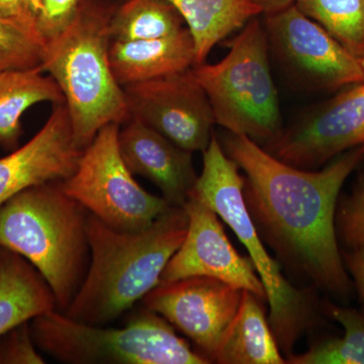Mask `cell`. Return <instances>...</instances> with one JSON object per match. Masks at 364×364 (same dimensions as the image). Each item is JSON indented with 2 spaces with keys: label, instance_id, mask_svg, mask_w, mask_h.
I'll return each instance as SVG.
<instances>
[{
  "label": "cell",
  "instance_id": "44dd1931",
  "mask_svg": "<svg viewBox=\"0 0 364 364\" xmlns=\"http://www.w3.org/2000/svg\"><path fill=\"white\" fill-rule=\"evenodd\" d=\"M183 23L167 0H128L112 14L109 33L119 42L160 39L181 32Z\"/></svg>",
  "mask_w": 364,
  "mask_h": 364
},
{
  "label": "cell",
  "instance_id": "cb8c5ba5",
  "mask_svg": "<svg viewBox=\"0 0 364 364\" xmlns=\"http://www.w3.org/2000/svg\"><path fill=\"white\" fill-rule=\"evenodd\" d=\"M45 47L37 25L0 18V73L41 66Z\"/></svg>",
  "mask_w": 364,
  "mask_h": 364
},
{
  "label": "cell",
  "instance_id": "484cf974",
  "mask_svg": "<svg viewBox=\"0 0 364 364\" xmlns=\"http://www.w3.org/2000/svg\"><path fill=\"white\" fill-rule=\"evenodd\" d=\"M30 322L23 323L0 336V364H43Z\"/></svg>",
  "mask_w": 364,
  "mask_h": 364
},
{
  "label": "cell",
  "instance_id": "ac0fdd59",
  "mask_svg": "<svg viewBox=\"0 0 364 364\" xmlns=\"http://www.w3.org/2000/svg\"><path fill=\"white\" fill-rule=\"evenodd\" d=\"M262 299L243 291L238 312L229 326L215 354L220 364H284L265 315Z\"/></svg>",
  "mask_w": 364,
  "mask_h": 364
},
{
  "label": "cell",
  "instance_id": "e0dca14e",
  "mask_svg": "<svg viewBox=\"0 0 364 364\" xmlns=\"http://www.w3.org/2000/svg\"><path fill=\"white\" fill-rule=\"evenodd\" d=\"M57 310L44 277L20 254L0 247V336Z\"/></svg>",
  "mask_w": 364,
  "mask_h": 364
},
{
  "label": "cell",
  "instance_id": "7c38bea8",
  "mask_svg": "<svg viewBox=\"0 0 364 364\" xmlns=\"http://www.w3.org/2000/svg\"><path fill=\"white\" fill-rule=\"evenodd\" d=\"M243 289L207 277L160 282L142 299L183 333L210 363L240 306Z\"/></svg>",
  "mask_w": 364,
  "mask_h": 364
},
{
  "label": "cell",
  "instance_id": "1f68e13d",
  "mask_svg": "<svg viewBox=\"0 0 364 364\" xmlns=\"http://www.w3.org/2000/svg\"><path fill=\"white\" fill-rule=\"evenodd\" d=\"M360 62H361V66H363V72H364V56L363 57V58L360 59Z\"/></svg>",
  "mask_w": 364,
  "mask_h": 364
},
{
  "label": "cell",
  "instance_id": "8fae6325",
  "mask_svg": "<svg viewBox=\"0 0 364 364\" xmlns=\"http://www.w3.org/2000/svg\"><path fill=\"white\" fill-rule=\"evenodd\" d=\"M131 119H138L182 149H207L215 124L205 90L191 69L124 87Z\"/></svg>",
  "mask_w": 364,
  "mask_h": 364
},
{
  "label": "cell",
  "instance_id": "7402d4cb",
  "mask_svg": "<svg viewBox=\"0 0 364 364\" xmlns=\"http://www.w3.org/2000/svg\"><path fill=\"white\" fill-rule=\"evenodd\" d=\"M326 313L344 328L342 338L322 340L303 354H291V364H364V312L328 304Z\"/></svg>",
  "mask_w": 364,
  "mask_h": 364
},
{
  "label": "cell",
  "instance_id": "52a82bcc",
  "mask_svg": "<svg viewBox=\"0 0 364 364\" xmlns=\"http://www.w3.org/2000/svg\"><path fill=\"white\" fill-rule=\"evenodd\" d=\"M30 325L38 348L63 363H210L148 309L119 329L78 322L58 310L33 318Z\"/></svg>",
  "mask_w": 364,
  "mask_h": 364
},
{
  "label": "cell",
  "instance_id": "f1b7e54d",
  "mask_svg": "<svg viewBox=\"0 0 364 364\" xmlns=\"http://www.w3.org/2000/svg\"><path fill=\"white\" fill-rule=\"evenodd\" d=\"M0 18L37 25V16L28 0H0Z\"/></svg>",
  "mask_w": 364,
  "mask_h": 364
},
{
  "label": "cell",
  "instance_id": "9a60e30c",
  "mask_svg": "<svg viewBox=\"0 0 364 364\" xmlns=\"http://www.w3.org/2000/svg\"><path fill=\"white\" fill-rule=\"evenodd\" d=\"M119 148L134 176L149 179L170 205L183 207L198 176L193 153L135 119L119 129Z\"/></svg>",
  "mask_w": 364,
  "mask_h": 364
},
{
  "label": "cell",
  "instance_id": "3957f363",
  "mask_svg": "<svg viewBox=\"0 0 364 364\" xmlns=\"http://www.w3.org/2000/svg\"><path fill=\"white\" fill-rule=\"evenodd\" d=\"M90 213L61 181L23 189L0 207V247L26 258L51 287L64 313L90 265Z\"/></svg>",
  "mask_w": 364,
  "mask_h": 364
},
{
  "label": "cell",
  "instance_id": "7a4b0ae2",
  "mask_svg": "<svg viewBox=\"0 0 364 364\" xmlns=\"http://www.w3.org/2000/svg\"><path fill=\"white\" fill-rule=\"evenodd\" d=\"M188 227V214L177 205L138 232L119 231L88 215L90 265L63 314L88 325L104 326L116 320L160 284Z\"/></svg>",
  "mask_w": 364,
  "mask_h": 364
},
{
  "label": "cell",
  "instance_id": "6da1fadb",
  "mask_svg": "<svg viewBox=\"0 0 364 364\" xmlns=\"http://www.w3.org/2000/svg\"><path fill=\"white\" fill-rule=\"evenodd\" d=\"M244 172L243 195L256 230L282 264L314 287L346 298L353 282L337 237L340 191L364 161V145L320 170L291 166L248 136L228 133L221 143Z\"/></svg>",
  "mask_w": 364,
  "mask_h": 364
},
{
  "label": "cell",
  "instance_id": "30bf717a",
  "mask_svg": "<svg viewBox=\"0 0 364 364\" xmlns=\"http://www.w3.org/2000/svg\"><path fill=\"white\" fill-rule=\"evenodd\" d=\"M363 145L364 82H361L345 87L314 107L263 148L291 166L315 170L342 153Z\"/></svg>",
  "mask_w": 364,
  "mask_h": 364
},
{
  "label": "cell",
  "instance_id": "5b68a950",
  "mask_svg": "<svg viewBox=\"0 0 364 364\" xmlns=\"http://www.w3.org/2000/svg\"><path fill=\"white\" fill-rule=\"evenodd\" d=\"M202 173L188 196L221 218L248 251L269 304L268 322L280 351L294 353V345L316 324L318 301L313 289H298L284 277L279 261L267 252L244 200L240 168L225 152L217 136L203 151Z\"/></svg>",
  "mask_w": 364,
  "mask_h": 364
},
{
  "label": "cell",
  "instance_id": "9c48e42d",
  "mask_svg": "<svg viewBox=\"0 0 364 364\" xmlns=\"http://www.w3.org/2000/svg\"><path fill=\"white\" fill-rule=\"evenodd\" d=\"M264 18L270 57L299 85L335 91L364 82L360 59L294 4Z\"/></svg>",
  "mask_w": 364,
  "mask_h": 364
},
{
  "label": "cell",
  "instance_id": "4316f807",
  "mask_svg": "<svg viewBox=\"0 0 364 364\" xmlns=\"http://www.w3.org/2000/svg\"><path fill=\"white\" fill-rule=\"evenodd\" d=\"M81 0H41L38 30L46 41L57 37L73 20Z\"/></svg>",
  "mask_w": 364,
  "mask_h": 364
},
{
  "label": "cell",
  "instance_id": "8992f818",
  "mask_svg": "<svg viewBox=\"0 0 364 364\" xmlns=\"http://www.w3.org/2000/svg\"><path fill=\"white\" fill-rule=\"evenodd\" d=\"M228 46L222 61L193 67L191 73L207 95L215 124L265 145L282 128L264 23L253 18Z\"/></svg>",
  "mask_w": 364,
  "mask_h": 364
},
{
  "label": "cell",
  "instance_id": "277c9868",
  "mask_svg": "<svg viewBox=\"0 0 364 364\" xmlns=\"http://www.w3.org/2000/svg\"><path fill=\"white\" fill-rule=\"evenodd\" d=\"M112 14L104 4L81 1L65 30L46 41L41 68L63 92L74 136L82 149L104 127L131 119L124 87L109 60Z\"/></svg>",
  "mask_w": 364,
  "mask_h": 364
},
{
  "label": "cell",
  "instance_id": "83f0119b",
  "mask_svg": "<svg viewBox=\"0 0 364 364\" xmlns=\"http://www.w3.org/2000/svg\"><path fill=\"white\" fill-rule=\"evenodd\" d=\"M344 265L364 306V245L342 250Z\"/></svg>",
  "mask_w": 364,
  "mask_h": 364
},
{
  "label": "cell",
  "instance_id": "5bb4252c",
  "mask_svg": "<svg viewBox=\"0 0 364 364\" xmlns=\"http://www.w3.org/2000/svg\"><path fill=\"white\" fill-rule=\"evenodd\" d=\"M83 150L65 104L54 105L51 116L28 142L0 158V207L23 189L69 178Z\"/></svg>",
  "mask_w": 364,
  "mask_h": 364
},
{
  "label": "cell",
  "instance_id": "ba28073f",
  "mask_svg": "<svg viewBox=\"0 0 364 364\" xmlns=\"http://www.w3.org/2000/svg\"><path fill=\"white\" fill-rule=\"evenodd\" d=\"M119 129L121 124H109L98 132L83 150L75 172L61 181L62 188L105 224L119 231L138 232L171 205L135 181L119 152Z\"/></svg>",
  "mask_w": 364,
  "mask_h": 364
},
{
  "label": "cell",
  "instance_id": "d6986e66",
  "mask_svg": "<svg viewBox=\"0 0 364 364\" xmlns=\"http://www.w3.org/2000/svg\"><path fill=\"white\" fill-rule=\"evenodd\" d=\"M41 66L0 73V146L9 151L18 148L23 135L21 117L41 102L65 104L63 92Z\"/></svg>",
  "mask_w": 364,
  "mask_h": 364
},
{
  "label": "cell",
  "instance_id": "f546056e",
  "mask_svg": "<svg viewBox=\"0 0 364 364\" xmlns=\"http://www.w3.org/2000/svg\"><path fill=\"white\" fill-rule=\"evenodd\" d=\"M251 1L259 7L264 16L279 13L294 4V0H251Z\"/></svg>",
  "mask_w": 364,
  "mask_h": 364
},
{
  "label": "cell",
  "instance_id": "4dcf8cb0",
  "mask_svg": "<svg viewBox=\"0 0 364 364\" xmlns=\"http://www.w3.org/2000/svg\"><path fill=\"white\" fill-rule=\"evenodd\" d=\"M28 6L32 9L33 13L37 16V14L39 13L41 7V0H28Z\"/></svg>",
  "mask_w": 364,
  "mask_h": 364
},
{
  "label": "cell",
  "instance_id": "d4e9b609",
  "mask_svg": "<svg viewBox=\"0 0 364 364\" xmlns=\"http://www.w3.org/2000/svg\"><path fill=\"white\" fill-rule=\"evenodd\" d=\"M335 224L339 244L344 249L364 245V168L351 193L339 200Z\"/></svg>",
  "mask_w": 364,
  "mask_h": 364
},
{
  "label": "cell",
  "instance_id": "603a6c76",
  "mask_svg": "<svg viewBox=\"0 0 364 364\" xmlns=\"http://www.w3.org/2000/svg\"><path fill=\"white\" fill-rule=\"evenodd\" d=\"M294 4L347 51L356 58H363L364 0H294Z\"/></svg>",
  "mask_w": 364,
  "mask_h": 364
},
{
  "label": "cell",
  "instance_id": "2e32d148",
  "mask_svg": "<svg viewBox=\"0 0 364 364\" xmlns=\"http://www.w3.org/2000/svg\"><path fill=\"white\" fill-rule=\"evenodd\" d=\"M109 60L121 86L183 73L196 66V48L188 28L160 39L112 41Z\"/></svg>",
  "mask_w": 364,
  "mask_h": 364
},
{
  "label": "cell",
  "instance_id": "ffe728a7",
  "mask_svg": "<svg viewBox=\"0 0 364 364\" xmlns=\"http://www.w3.org/2000/svg\"><path fill=\"white\" fill-rule=\"evenodd\" d=\"M181 14L196 48V66L218 43L262 14L251 0H167Z\"/></svg>",
  "mask_w": 364,
  "mask_h": 364
},
{
  "label": "cell",
  "instance_id": "4fadbf2b",
  "mask_svg": "<svg viewBox=\"0 0 364 364\" xmlns=\"http://www.w3.org/2000/svg\"><path fill=\"white\" fill-rule=\"evenodd\" d=\"M183 208L188 217V232L163 270L160 282L213 277L267 301L264 287L252 261L233 247L219 215L193 196H188Z\"/></svg>",
  "mask_w": 364,
  "mask_h": 364
}]
</instances>
